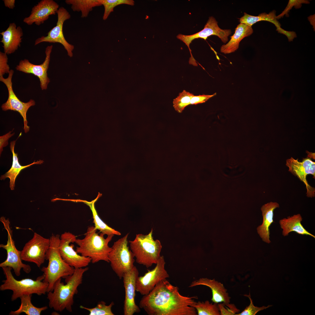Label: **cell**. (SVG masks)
<instances>
[{
  "label": "cell",
  "instance_id": "33",
  "mask_svg": "<svg viewBox=\"0 0 315 315\" xmlns=\"http://www.w3.org/2000/svg\"><path fill=\"white\" fill-rule=\"evenodd\" d=\"M244 295L248 297L250 300L249 305L246 307L244 310L241 312L235 315H255L258 312L261 311L271 307L272 305H268L267 307L263 306L260 307L255 306L253 303V300L252 299L250 293L249 295Z\"/></svg>",
  "mask_w": 315,
  "mask_h": 315
},
{
  "label": "cell",
  "instance_id": "9",
  "mask_svg": "<svg viewBox=\"0 0 315 315\" xmlns=\"http://www.w3.org/2000/svg\"><path fill=\"white\" fill-rule=\"evenodd\" d=\"M50 244V238H45L34 232L32 238L25 244L21 251L22 260L34 263L40 267L46 260Z\"/></svg>",
  "mask_w": 315,
  "mask_h": 315
},
{
  "label": "cell",
  "instance_id": "32",
  "mask_svg": "<svg viewBox=\"0 0 315 315\" xmlns=\"http://www.w3.org/2000/svg\"><path fill=\"white\" fill-rule=\"evenodd\" d=\"M102 5L104 7V12L103 19H107L110 13L113 11L114 8L116 6L121 4H126L133 6L134 2L132 0H100Z\"/></svg>",
  "mask_w": 315,
  "mask_h": 315
},
{
  "label": "cell",
  "instance_id": "30",
  "mask_svg": "<svg viewBox=\"0 0 315 315\" xmlns=\"http://www.w3.org/2000/svg\"><path fill=\"white\" fill-rule=\"evenodd\" d=\"M194 94L184 90L179 93L177 97L173 100V106L175 110L179 113L182 112L185 108L190 105V102Z\"/></svg>",
  "mask_w": 315,
  "mask_h": 315
},
{
  "label": "cell",
  "instance_id": "39",
  "mask_svg": "<svg viewBox=\"0 0 315 315\" xmlns=\"http://www.w3.org/2000/svg\"><path fill=\"white\" fill-rule=\"evenodd\" d=\"M3 1L6 7L10 9H13L15 7V0H4Z\"/></svg>",
  "mask_w": 315,
  "mask_h": 315
},
{
  "label": "cell",
  "instance_id": "3",
  "mask_svg": "<svg viewBox=\"0 0 315 315\" xmlns=\"http://www.w3.org/2000/svg\"><path fill=\"white\" fill-rule=\"evenodd\" d=\"M97 230L94 226L88 227L84 238L76 240L75 243L78 246L76 251L83 256L90 258L92 263L101 260L110 262L108 256L112 247L108 244L114 235L107 236L105 238L102 233L99 235L96 233Z\"/></svg>",
  "mask_w": 315,
  "mask_h": 315
},
{
  "label": "cell",
  "instance_id": "23",
  "mask_svg": "<svg viewBox=\"0 0 315 315\" xmlns=\"http://www.w3.org/2000/svg\"><path fill=\"white\" fill-rule=\"evenodd\" d=\"M253 32L252 27L240 23L235 28V33L230 37L229 41L221 47L220 52L225 54L235 52L238 48L241 41L251 35Z\"/></svg>",
  "mask_w": 315,
  "mask_h": 315
},
{
  "label": "cell",
  "instance_id": "16",
  "mask_svg": "<svg viewBox=\"0 0 315 315\" xmlns=\"http://www.w3.org/2000/svg\"><path fill=\"white\" fill-rule=\"evenodd\" d=\"M53 46H47L45 50L46 57L43 62L40 65H35L30 63L27 59L21 60L15 68L16 70L26 74H32L37 76L40 82L42 90L47 88L50 82L48 76L47 71L49 67L50 54Z\"/></svg>",
  "mask_w": 315,
  "mask_h": 315
},
{
  "label": "cell",
  "instance_id": "2",
  "mask_svg": "<svg viewBox=\"0 0 315 315\" xmlns=\"http://www.w3.org/2000/svg\"><path fill=\"white\" fill-rule=\"evenodd\" d=\"M88 269L87 267L75 269L72 275L64 278L65 284L61 282V278L57 280L53 290L47 293L49 307L60 312L65 309L69 312H72L74 296L77 293L78 288L82 283L84 273Z\"/></svg>",
  "mask_w": 315,
  "mask_h": 315
},
{
  "label": "cell",
  "instance_id": "27",
  "mask_svg": "<svg viewBox=\"0 0 315 315\" xmlns=\"http://www.w3.org/2000/svg\"><path fill=\"white\" fill-rule=\"evenodd\" d=\"M32 294L24 295L20 298L21 305L19 308L15 311H11L9 315H19L24 313L27 315H40L41 312L48 309L47 306L38 307L34 306L31 302Z\"/></svg>",
  "mask_w": 315,
  "mask_h": 315
},
{
  "label": "cell",
  "instance_id": "22",
  "mask_svg": "<svg viewBox=\"0 0 315 315\" xmlns=\"http://www.w3.org/2000/svg\"><path fill=\"white\" fill-rule=\"evenodd\" d=\"M279 206L277 203L271 202L263 205L261 209L263 221L262 224L257 228V231L262 241L268 244L271 243L269 228L274 222L273 219L274 211Z\"/></svg>",
  "mask_w": 315,
  "mask_h": 315
},
{
  "label": "cell",
  "instance_id": "14",
  "mask_svg": "<svg viewBox=\"0 0 315 315\" xmlns=\"http://www.w3.org/2000/svg\"><path fill=\"white\" fill-rule=\"evenodd\" d=\"M13 73L14 71L11 69L7 78H5L3 76L0 77V81L5 84L8 93V99L5 103L2 104L1 108L4 111L10 110L18 112L23 118L24 130L25 133H27L29 130V127L27 125V113L30 107L35 105V102L34 100L31 99L27 102H24L21 101L17 97L12 87V79Z\"/></svg>",
  "mask_w": 315,
  "mask_h": 315
},
{
  "label": "cell",
  "instance_id": "8",
  "mask_svg": "<svg viewBox=\"0 0 315 315\" xmlns=\"http://www.w3.org/2000/svg\"><path fill=\"white\" fill-rule=\"evenodd\" d=\"M0 221L6 230L8 235L6 244L0 245V247L5 249L7 254L6 259L0 264V267H11L17 276L20 275L22 269L25 273H29L31 271V267L29 265L24 264L22 262L21 257V251L17 249L13 239V230L10 227L9 219L2 216L0 218Z\"/></svg>",
  "mask_w": 315,
  "mask_h": 315
},
{
  "label": "cell",
  "instance_id": "29",
  "mask_svg": "<svg viewBox=\"0 0 315 315\" xmlns=\"http://www.w3.org/2000/svg\"><path fill=\"white\" fill-rule=\"evenodd\" d=\"M191 307L196 310L198 315H220L218 304L210 303L208 300L198 301Z\"/></svg>",
  "mask_w": 315,
  "mask_h": 315
},
{
  "label": "cell",
  "instance_id": "4",
  "mask_svg": "<svg viewBox=\"0 0 315 315\" xmlns=\"http://www.w3.org/2000/svg\"><path fill=\"white\" fill-rule=\"evenodd\" d=\"M60 236L58 234H52L50 237V246L46 257V260L48 261V264L41 269L45 275L43 281L49 284L47 292L53 290L54 284L58 279L72 275L75 270L74 267L63 260L60 255L59 250Z\"/></svg>",
  "mask_w": 315,
  "mask_h": 315
},
{
  "label": "cell",
  "instance_id": "36",
  "mask_svg": "<svg viewBox=\"0 0 315 315\" xmlns=\"http://www.w3.org/2000/svg\"><path fill=\"white\" fill-rule=\"evenodd\" d=\"M8 58L7 54L4 52H0V77H3L5 74L9 73L10 70L8 64Z\"/></svg>",
  "mask_w": 315,
  "mask_h": 315
},
{
  "label": "cell",
  "instance_id": "25",
  "mask_svg": "<svg viewBox=\"0 0 315 315\" xmlns=\"http://www.w3.org/2000/svg\"><path fill=\"white\" fill-rule=\"evenodd\" d=\"M17 140L12 141L10 143V150L13 154V162L10 169L5 174L1 176L0 179L4 180L7 178L10 179V187L12 190H14L15 187V181L16 178L22 169L29 167L34 164H41L43 163V160H40L35 162V160L32 163L25 166L21 165L18 161V154L14 152V147Z\"/></svg>",
  "mask_w": 315,
  "mask_h": 315
},
{
  "label": "cell",
  "instance_id": "5",
  "mask_svg": "<svg viewBox=\"0 0 315 315\" xmlns=\"http://www.w3.org/2000/svg\"><path fill=\"white\" fill-rule=\"evenodd\" d=\"M1 268L6 279L2 281L3 284L0 286V290H12V301L15 300L24 295L35 294L41 295L47 293L49 284L43 281L45 278L43 273L41 276L38 277L35 280L29 278L18 280L12 274L11 267Z\"/></svg>",
  "mask_w": 315,
  "mask_h": 315
},
{
  "label": "cell",
  "instance_id": "12",
  "mask_svg": "<svg viewBox=\"0 0 315 315\" xmlns=\"http://www.w3.org/2000/svg\"><path fill=\"white\" fill-rule=\"evenodd\" d=\"M57 14V20L56 25L48 32L46 36H43L37 38L35 40L34 45H36L43 42L59 43L64 46L68 55L72 57L74 46L66 40L63 32L64 23L70 18L71 15L66 9L63 7L59 8Z\"/></svg>",
  "mask_w": 315,
  "mask_h": 315
},
{
  "label": "cell",
  "instance_id": "38",
  "mask_svg": "<svg viewBox=\"0 0 315 315\" xmlns=\"http://www.w3.org/2000/svg\"><path fill=\"white\" fill-rule=\"evenodd\" d=\"M13 130L6 134L0 136V155L3 150V148L6 146L8 144V141L9 139L13 136L15 134L14 132L11 134L13 131Z\"/></svg>",
  "mask_w": 315,
  "mask_h": 315
},
{
  "label": "cell",
  "instance_id": "1",
  "mask_svg": "<svg viewBox=\"0 0 315 315\" xmlns=\"http://www.w3.org/2000/svg\"><path fill=\"white\" fill-rule=\"evenodd\" d=\"M196 296L182 295L178 288L166 279L159 282L147 295H143L139 303L140 308L149 315H197Z\"/></svg>",
  "mask_w": 315,
  "mask_h": 315
},
{
  "label": "cell",
  "instance_id": "19",
  "mask_svg": "<svg viewBox=\"0 0 315 315\" xmlns=\"http://www.w3.org/2000/svg\"><path fill=\"white\" fill-rule=\"evenodd\" d=\"M0 34L2 36L0 42L3 44L4 52L6 54L13 53L20 46L23 33L20 26L10 23L7 29Z\"/></svg>",
  "mask_w": 315,
  "mask_h": 315
},
{
  "label": "cell",
  "instance_id": "13",
  "mask_svg": "<svg viewBox=\"0 0 315 315\" xmlns=\"http://www.w3.org/2000/svg\"><path fill=\"white\" fill-rule=\"evenodd\" d=\"M165 264L164 256H161L154 268L148 270L143 276H138L136 281V291L142 295H147L159 282L169 278Z\"/></svg>",
  "mask_w": 315,
  "mask_h": 315
},
{
  "label": "cell",
  "instance_id": "31",
  "mask_svg": "<svg viewBox=\"0 0 315 315\" xmlns=\"http://www.w3.org/2000/svg\"><path fill=\"white\" fill-rule=\"evenodd\" d=\"M114 304L113 302L108 305H106V303L103 301L99 302L97 306L92 308H89L80 305V307L86 310L89 312L90 315H114L111 308Z\"/></svg>",
  "mask_w": 315,
  "mask_h": 315
},
{
  "label": "cell",
  "instance_id": "24",
  "mask_svg": "<svg viewBox=\"0 0 315 315\" xmlns=\"http://www.w3.org/2000/svg\"><path fill=\"white\" fill-rule=\"evenodd\" d=\"M302 218L300 214L294 215L279 220L280 227L282 229V234L284 236H288L292 232H295L302 235L310 236L315 238V236L307 231L301 223Z\"/></svg>",
  "mask_w": 315,
  "mask_h": 315
},
{
  "label": "cell",
  "instance_id": "17",
  "mask_svg": "<svg viewBox=\"0 0 315 315\" xmlns=\"http://www.w3.org/2000/svg\"><path fill=\"white\" fill-rule=\"evenodd\" d=\"M139 274L138 269L134 266L131 270L125 273L123 277L125 293L123 305L124 315H133L141 311L140 307L136 304L135 300L136 281Z\"/></svg>",
  "mask_w": 315,
  "mask_h": 315
},
{
  "label": "cell",
  "instance_id": "21",
  "mask_svg": "<svg viewBox=\"0 0 315 315\" xmlns=\"http://www.w3.org/2000/svg\"><path fill=\"white\" fill-rule=\"evenodd\" d=\"M276 13V11L273 10L268 13H260L257 16L252 15L244 13V15L239 18V22L240 23L252 27L253 24L260 21H268L275 25L278 33L285 35L288 39L291 38L293 35V32L286 31L281 28V24L277 19Z\"/></svg>",
  "mask_w": 315,
  "mask_h": 315
},
{
  "label": "cell",
  "instance_id": "34",
  "mask_svg": "<svg viewBox=\"0 0 315 315\" xmlns=\"http://www.w3.org/2000/svg\"><path fill=\"white\" fill-rule=\"evenodd\" d=\"M220 315H235L240 312L235 304L229 303H218Z\"/></svg>",
  "mask_w": 315,
  "mask_h": 315
},
{
  "label": "cell",
  "instance_id": "15",
  "mask_svg": "<svg viewBox=\"0 0 315 315\" xmlns=\"http://www.w3.org/2000/svg\"><path fill=\"white\" fill-rule=\"evenodd\" d=\"M292 157L286 160V165L289 168L288 171L295 176L305 185L307 190V196L312 197H315V189L311 186L307 181V176L309 174L315 177V162L311 158L307 157L304 158L302 162Z\"/></svg>",
  "mask_w": 315,
  "mask_h": 315
},
{
  "label": "cell",
  "instance_id": "37",
  "mask_svg": "<svg viewBox=\"0 0 315 315\" xmlns=\"http://www.w3.org/2000/svg\"><path fill=\"white\" fill-rule=\"evenodd\" d=\"M216 94V93H215L212 95L203 94L198 96L194 95L191 99L190 104L196 105L199 104L204 103Z\"/></svg>",
  "mask_w": 315,
  "mask_h": 315
},
{
  "label": "cell",
  "instance_id": "26",
  "mask_svg": "<svg viewBox=\"0 0 315 315\" xmlns=\"http://www.w3.org/2000/svg\"><path fill=\"white\" fill-rule=\"evenodd\" d=\"M102 194L99 192L97 197L94 200L91 202H88L86 200H80L64 199L63 200L69 201L72 202H80L84 203L88 206L90 208L92 212L94 223V227L97 230H99L101 233L104 235L107 236L116 235H120L121 233L118 231L115 230L108 226L100 218L99 216L97 211L95 208L94 204L98 198L100 197Z\"/></svg>",
  "mask_w": 315,
  "mask_h": 315
},
{
  "label": "cell",
  "instance_id": "20",
  "mask_svg": "<svg viewBox=\"0 0 315 315\" xmlns=\"http://www.w3.org/2000/svg\"><path fill=\"white\" fill-rule=\"evenodd\" d=\"M199 285L205 286L211 289L212 293L211 300L213 303H230L231 298L227 292V290L223 284L214 279H211L206 278H201L192 281L189 287Z\"/></svg>",
  "mask_w": 315,
  "mask_h": 315
},
{
  "label": "cell",
  "instance_id": "28",
  "mask_svg": "<svg viewBox=\"0 0 315 315\" xmlns=\"http://www.w3.org/2000/svg\"><path fill=\"white\" fill-rule=\"evenodd\" d=\"M74 11L80 12L82 18H87L94 8L102 5L100 0H66Z\"/></svg>",
  "mask_w": 315,
  "mask_h": 315
},
{
  "label": "cell",
  "instance_id": "6",
  "mask_svg": "<svg viewBox=\"0 0 315 315\" xmlns=\"http://www.w3.org/2000/svg\"><path fill=\"white\" fill-rule=\"evenodd\" d=\"M153 232L152 228L148 234H136L134 240L129 241L136 262L147 268L156 264L161 256V243L159 240H154Z\"/></svg>",
  "mask_w": 315,
  "mask_h": 315
},
{
  "label": "cell",
  "instance_id": "7",
  "mask_svg": "<svg viewBox=\"0 0 315 315\" xmlns=\"http://www.w3.org/2000/svg\"><path fill=\"white\" fill-rule=\"evenodd\" d=\"M129 233L115 242L108 254L111 267L119 279L134 266V256L128 245Z\"/></svg>",
  "mask_w": 315,
  "mask_h": 315
},
{
  "label": "cell",
  "instance_id": "18",
  "mask_svg": "<svg viewBox=\"0 0 315 315\" xmlns=\"http://www.w3.org/2000/svg\"><path fill=\"white\" fill-rule=\"evenodd\" d=\"M59 8V4L53 0H41L32 8L30 15L24 18L23 22L28 25L34 23L39 25L50 15H55Z\"/></svg>",
  "mask_w": 315,
  "mask_h": 315
},
{
  "label": "cell",
  "instance_id": "11",
  "mask_svg": "<svg viewBox=\"0 0 315 315\" xmlns=\"http://www.w3.org/2000/svg\"><path fill=\"white\" fill-rule=\"evenodd\" d=\"M231 33V31L230 29H223L220 28L215 19L211 16L209 18L204 28L201 31L189 35L179 34L177 36V38L183 41L188 47L191 56V59L189 60V63L194 65L197 63L192 57L189 47L190 44L193 40L199 38L206 40L209 36L214 35L218 36L224 43H225L228 41V37Z\"/></svg>",
  "mask_w": 315,
  "mask_h": 315
},
{
  "label": "cell",
  "instance_id": "35",
  "mask_svg": "<svg viewBox=\"0 0 315 315\" xmlns=\"http://www.w3.org/2000/svg\"><path fill=\"white\" fill-rule=\"evenodd\" d=\"M310 2L307 0H289L288 4L284 10L281 13L276 16L277 19L281 18L284 15L288 17L289 16L288 13L292 8L294 6L296 9L299 8L302 6V4H309Z\"/></svg>",
  "mask_w": 315,
  "mask_h": 315
},
{
  "label": "cell",
  "instance_id": "10",
  "mask_svg": "<svg viewBox=\"0 0 315 315\" xmlns=\"http://www.w3.org/2000/svg\"><path fill=\"white\" fill-rule=\"evenodd\" d=\"M76 236L69 232H65L60 236L59 250L63 260L69 266L75 269L87 267L91 262V259L79 255L73 249L74 245H70L75 242Z\"/></svg>",
  "mask_w": 315,
  "mask_h": 315
}]
</instances>
